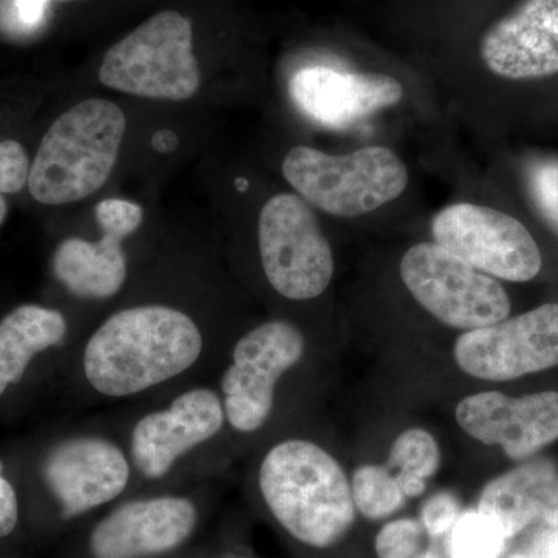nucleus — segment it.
Wrapping results in <instances>:
<instances>
[{
    "mask_svg": "<svg viewBox=\"0 0 558 558\" xmlns=\"http://www.w3.org/2000/svg\"><path fill=\"white\" fill-rule=\"evenodd\" d=\"M196 323L167 306L117 312L90 337L84 373L92 387L112 398L137 395L179 376L202 352Z\"/></svg>",
    "mask_w": 558,
    "mask_h": 558,
    "instance_id": "obj_1",
    "label": "nucleus"
},
{
    "mask_svg": "<svg viewBox=\"0 0 558 558\" xmlns=\"http://www.w3.org/2000/svg\"><path fill=\"white\" fill-rule=\"evenodd\" d=\"M259 487L275 519L304 545L329 548L354 523V499L343 469L310 440L275 446L260 465Z\"/></svg>",
    "mask_w": 558,
    "mask_h": 558,
    "instance_id": "obj_2",
    "label": "nucleus"
},
{
    "mask_svg": "<svg viewBox=\"0 0 558 558\" xmlns=\"http://www.w3.org/2000/svg\"><path fill=\"white\" fill-rule=\"evenodd\" d=\"M126 117L116 102L92 98L51 124L31 168L28 190L44 205L86 199L108 182L119 159Z\"/></svg>",
    "mask_w": 558,
    "mask_h": 558,
    "instance_id": "obj_3",
    "label": "nucleus"
},
{
    "mask_svg": "<svg viewBox=\"0 0 558 558\" xmlns=\"http://www.w3.org/2000/svg\"><path fill=\"white\" fill-rule=\"evenodd\" d=\"M282 174L307 204L339 218L366 215L398 199L410 180L405 163L385 146L344 156L295 146L282 161Z\"/></svg>",
    "mask_w": 558,
    "mask_h": 558,
    "instance_id": "obj_4",
    "label": "nucleus"
},
{
    "mask_svg": "<svg viewBox=\"0 0 558 558\" xmlns=\"http://www.w3.org/2000/svg\"><path fill=\"white\" fill-rule=\"evenodd\" d=\"M110 89L150 98L183 101L201 87L193 50V25L178 11H161L110 47L100 68Z\"/></svg>",
    "mask_w": 558,
    "mask_h": 558,
    "instance_id": "obj_5",
    "label": "nucleus"
},
{
    "mask_svg": "<svg viewBox=\"0 0 558 558\" xmlns=\"http://www.w3.org/2000/svg\"><path fill=\"white\" fill-rule=\"evenodd\" d=\"M400 277L417 303L450 328L475 330L509 317L502 286L436 242L411 247Z\"/></svg>",
    "mask_w": 558,
    "mask_h": 558,
    "instance_id": "obj_6",
    "label": "nucleus"
},
{
    "mask_svg": "<svg viewBox=\"0 0 558 558\" xmlns=\"http://www.w3.org/2000/svg\"><path fill=\"white\" fill-rule=\"evenodd\" d=\"M258 241L264 274L279 295L317 299L333 277L332 250L314 209L295 194H278L260 209Z\"/></svg>",
    "mask_w": 558,
    "mask_h": 558,
    "instance_id": "obj_7",
    "label": "nucleus"
},
{
    "mask_svg": "<svg viewBox=\"0 0 558 558\" xmlns=\"http://www.w3.org/2000/svg\"><path fill=\"white\" fill-rule=\"evenodd\" d=\"M436 244L483 274L526 282L542 270L537 242L519 219L476 204L440 209L432 223Z\"/></svg>",
    "mask_w": 558,
    "mask_h": 558,
    "instance_id": "obj_8",
    "label": "nucleus"
},
{
    "mask_svg": "<svg viewBox=\"0 0 558 558\" xmlns=\"http://www.w3.org/2000/svg\"><path fill=\"white\" fill-rule=\"evenodd\" d=\"M304 337L286 322H269L245 333L222 377L227 417L238 432H255L274 409L275 388L286 371L300 362Z\"/></svg>",
    "mask_w": 558,
    "mask_h": 558,
    "instance_id": "obj_9",
    "label": "nucleus"
},
{
    "mask_svg": "<svg viewBox=\"0 0 558 558\" xmlns=\"http://www.w3.org/2000/svg\"><path fill=\"white\" fill-rule=\"evenodd\" d=\"M459 368L481 380L519 379L558 365V304L468 330L454 344Z\"/></svg>",
    "mask_w": 558,
    "mask_h": 558,
    "instance_id": "obj_10",
    "label": "nucleus"
},
{
    "mask_svg": "<svg viewBox=\"0 0 558 558\" xmlns=\"http://www.w3.org/2000/svg\"><path fill=\"white\" fill-rule=\"evenodd\" d=\"M459 427L486 446H499L509 458L524 459L558 439V392L524 398L480 392L459 402Z\"/></svg>",
    "mask_w": 558,
    "mask_h": 558,
    "instance_id": "obj_11",
    "label": "nucleus"
},
{
    "mask_svg": "<svg viewBox=\"0 0 558 558\" xmlns=\"http://www.w3.org/2000/svg\"><path fill=\"white\" fill-rule=\"evenodd\" d=\"M223 417L226 410L211 389L183 392L170 409L150 413L135 425L131 440L135 465L146 478H161L183 453L211 439Z\"/></svg>",
    "mask_w": 558,
    "mask_h": 558,
    "instance_id": "obj_12",
    "label": "nucleus"
},
{
    "mask_svg": "<svg viewBox=\"0 0 558 558\" xmlns=\"http://www.w3.org/2000/svg\"><path fill=\"white\" fill-rule=\"evenodd\" d=\"M289 92L304 116L332 130H347L377 110L398 105L403 97L402 83L392 76L340 72L323 65L296 72Z\"/></svg>",
    "mask_w": 558,
    "mask_h": 558,
    "instance_id": "obj_13",
    "label": "nucleus"
},
{
    "mask_svg": "<svg viewBox=\"0 0 558 558\" xmlns=\"http://www.w3.org/2000/svg\"><path fill=\"white\" fill-rule=\"evenodd\" d=\"M197 523L186 498L140 499L113 510L95 527L90 550L95 558H145L179 548Z\"/></svg>",
    "mask_w": 558,
    "mask_h": 558,
    "instance_id": "obj_14",
    "label": "nucleus"
},
{
    "mask_svg": "<svg viewBox=\"0 0 558 558\" xmlns=\"http://www.w3.org/2000/svg\"><path fill=\"white\" fill-rule=\"evenodd\" d=\"M481 58L501 78L538 80L558 73V0H526L497 22L481 43Z\"/></svg>",
    "mask_w": 558,
    "mask_h": 558,
    "instance_id": "obj_15",
    "label": "nucleus"
},
{
    "mask_svg": "<svg viewBox=\"0 0 558 558\" xmlns=\"http://www.w3.org/2000/svg\"><path fill=\"white\" fill-rule=\"evenodd\" d=\"M44 478L65 517H76L123 494L130 464L119 447L105 439L65 440L44 464Z\"/></svg>",
    "mask_w": 558,
    "mask_h": 558,
    "instance_id": "obj_16",
    "label": "nucleus"
},
{
    "mask_svg": "<svg viewBox=\"0 0 558 558\" xmlns=\"http://www.w3.org/2000/svg\"><path fill=\"white\" fill-rule=\"evenodd\" d=\"M478 510L506 538L534 523L558 527V472L549 462H529L498 476L481 494Z\"/></svg>",
    "mask_w": 558,
    "mask_h": 558,
    "instance_id": "obj_17",
    "label": "nucleus"
},
{
    "mask_svg": "<svg viewBox=\"0 0 558 558\" xmlns=\"http://www.w3.org/2000/svg\"><path fill=\"white\" fill-rule=\"evenodd\" d=\"M53 271L80 299H110L126 281V255L121 242L106 234L98 242L70 238L54 252Z\"/></svg>",
    "mask_w": 558,
    "mask_h": 558,
    "instance_id": "obj_18",
    "label": "nucleus"
},
{
    "mask_svg": "<svg viewBox=\"0 0 558 558\" xmlns=\"http://www.w3.org/2000/svg\"><path fill=\"white\" fill-rule=\"evenodd\" d=\"M68 323L58 311L25 304L0 322V396L24 376L39 352L61 343Z\"/></svg>",
    "mask_w": 558,
    "mask_h": 558,
    "instance_id": "obj_19",
    "label": "nucleus"
},
{
    "mask_svg": "<svg viewBox=\"0 0 558 558\" xmlns=\"http://www.w3.org/2000/svg\"><path fill=\"white\" fill-rule=\"evenodd\" d=\"M351 492L355 509L369 520L387 519L405 501L396 476L380 465H363L355 470Z\"/></svg>",
    "mask_w": 558,
    "mask_h": 558,
    "instance_id": "obj_20",
    "label": "nucleus"
},
{
    "mask_svg": "<svg viewBox=\"0 0 558 558\" xmlns=\"http://www.w3.org/2000/svg\"><path fill=\"white\" fill-rule=\"evenodd\" d=\"M451 558H499L508 538L495 521L480 510H468L450 529Z\"/></svg>",
    "mask_w": 558,
    "mask_h": 558,
    "instance_id": "obj_21",
    "label": "nucleus"
},
{
    "mask_svg": "<svg viewBox=\"0 0 558 558\" xmlns=\"http://www.w3.org/2000/svg\"><path fill=\"white\" fill-rule=\"evenodd\" d=\"M440 464V451L436 439L422 428L403 432L389 451L388 468L399 469L400 475L427 480L435 475Z\"/></svg>",
    "mask_w": 558,
    "mask_h": 558,
    "instance_id": "obj_22",
    "label": "nucleus"
},
{
    "mask_svg": "<svg viewBox=\"0 0 558 558\" xmlns=\"http://www.w3.org/2000/svg\"><path fill=\"white\" fill-rule=\"evenodd\" d=\"M527 190L539 215L558 231V160H539L527 170Z\"/></svg>",
    "mask_w": 558,
    "mask_h": 558,
    "instance_id": "obj_23",
    "label": "nucleus"
},
{
    "mask_svg": "<svg viewBox=\"0 0 558 558\" xmlns=\"http://www.w3.org/2000/svg\"><path fill=\"white\" fill-rule=\"evenodd\" d=\"M31 168V160L21 143L14 140L0 142V226L9 213L7 194L20 193L25 185H28Z\"/></svg>",
    "mask_w": 558,
    "mask_h": 558,
    "instance_id": "obj_24",
    "label": "nucleus"
},
{
    "mask_svg": "<svg viewBox=\"0 0 558 558\" xmlns=\"http://www.w3.org/2000/svg\"><path fill=\"white\" fill-rule=\"evenodd\" d=\"M102 234L123 242L140 229L143 222V209L134 202L106 199L95 208Z\"/></svg>",
    "mask_w": 558,
    "mask_h": 558,
    "instance_id": "obj_25",
    "label": "nucleus"
},
{
    "mask_svg": "<svg viewBox=\"0 0 558 558\" xmlns=\"http://www.w3.org/2000/svg\"><path fill=\"white\" fill-rule=\"evenodd\" d=\"M422 527L416 520H396L385 524L376 537L379 558H413L421 543Z\"/></svg>",
    "mask_w": 558,
    "mask_h": 558,
    "instance_id": "obj_26",
    "label": "nucleus"
},
{
    "mask_svg": "<svg viewBox=\"0 0 558 558\" xmlns=\"http://www.w3.org/2000/svg\"><path fill=\"white\" fill-rule=\"evenodd\" d=\"M459 517V506L457 498L447 492H440L425 502L422 508V524L427 529L432 537L449 532Z\"/></svg>",
    "mask_w": 558,
    "mask_h": 558,
    "instance_id": "obj_27",
    "label": "nucleus"
},
{
    "mask_svg": "<svg viewBox=\"0 0 558 558\" xmlns=\"http://www.w3.org/2000/svg\"><path fill=\"white\" fill-rule=\"evenodd\" d=\"M20 519L16 492L13 486L0 476V538L9 537Z\"/></svg>",
    "mask_w": 558,
    "mask_h": 558,
    "instance_id": "obj_28",
    "label": "nucleus"
},
{
    "mask_svg": "<svg viewBox=\"0 0 558 558\" xmlns=\"http://www.w3.org/2000/svg\"><path fill=\"white\" fill-rule=\"evenodd\" d=\"M529 553L534 558H558V527H549V531L538 535Z\"/></svg>",
    "mask_w": 558,
    "mask_h": 558,
    "instance_id": "obj_29",
    "label": "nucleus"
},
{
    "mask_svg": "<svg viewBox=\"0 0 558 558\" xmlns=\"http://www.w3.org/2000/svg\"><path fill=\"white\" fill-rule=\"evenodd\" d=\"M49 0H17V13L27 25H36L43 20Z\"/></svg>",
    "mask_w": 558,
    "mask_h": 558,
    "instance_id": "obj_30",
    "label": "nucleus"
},
{
    "mask_svg": "<svg viewBox=\"0 0 558 558\" xmlns=\"http://www.w3.org/2000/svg\"><path fill=\"white\" fill-rule=\"evenodd\" d=\"M396 480H398L400 490L403 492L405 497H421V495L424 494L425 488H427L425 480L417 478V476L400 475L399 473V475L396 476Z\"/></svg>",
    "mask_w": 558,
    "mask_h": 558,
    "instance_id": "obj_31",
    "label": "nucleus"
},
{
    "mask_svg": "<svg viewBox=\"0 0 558 558\" xmlns=\"http://www.w3.org/2000/svg\"><path fill=\"white\" fill-rule=\"evenodd\" d=\"M174 142L175 135L172 132H157L156 137L153 138V146L159 150H170L174 149Z\"/></svg>",
    "mask_w": 558,
    "mask_h": 558,
    "instance_id": "obj_32",
    "label": "nucleus"
},
{
    "mask_svg": "<svg viewBox=\"0 0 558 558\" xmlns=\"http://www.w3.org/2000/svg\"><path fill=\"white\" fill-rule=\"evenodd\" d=\"M413 558H440L438 553L435 550H424V553L416 554Z\"/></svg>",
    "mask_w": 558,
    "mask_h": 558,
    "instance_id": "obj_33",
    "label": "nucleus"
},
{
    "mask_svg": "<svg viewBox=\"0 0 558 558\" xmlns=\"http://www.w3.org/2000/svg\"><path fill=\"white\" fill-rule=\"evenodd\" d=\"M509 558H534V556H532L531 553H519V554H513V556L509 557Z\"/></svg>",
    "mask_w": 558,
    "mask_h": 558,
    "instance_id": "obj_34",
    "label": "nucleus"
},
{
    "mask_svg": "<svg viewBox=\"0 0 558 558\" xmlns=\"http://www.w3.org/2000/svg\"><path fill=\"white\" fill-rule=\"evenodd\" d=\"M57 2H80V0H57Z\"/></svg>",
    "mask_w": 558,
    "mask_h": 558,
    "instance_id": "obj_35",
    "label": "nucleus"
}]
</instances>
